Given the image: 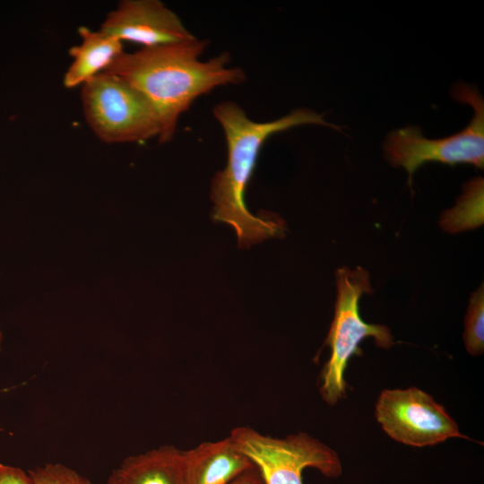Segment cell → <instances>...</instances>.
<instances>
[{"instance_id": "obj_1", "label": "cell", "mask_w": 484, "mask_h": 484, "mask_svg": "<svg viewBox=\"0 0 484 484\" xmlns=\"http://www.w3.org/2000/svg\"><path fill=\"white\" fill-rule=\"evenodd\" d=\"M206 40L196 37L179 43L123 53L104 72L137 90L151 104L160 123L158 140H172L180 116L201 95L217 87L242 83L239 67L229 66V54L200 59Z\"/></svg>"}, {"instance_id": "obj_2", "label": "cell", "mask_w": 484, "mask_h": 484, "mask_svg": "<svg viewBox=\"0 0 484 484\" xmlns=\"http://www.w3.org/2000/svg\"><path fill=\"white\" fill-rule=\"evenodd\" d=\"M212 114L223 129L228 151L225 169L212 182V218L233 227L239 247L282 235L281 220L253 215L245 203V192L262 146L272 134L292 127L318 125L341 130L340 126L325 121L324 114L304 108L268 122L252 120L233 101L218 103Z\"/></svg>"}, {"instance_id": "obj_3", "label": "cell", "mask_w": 484, "mask_h": 484, "mask_svg": "<svg viewBox=\"0 0 484 484\" xmlns=\"http://www.w3.org/2000/svg\"><path fill=\"white\" fill-rule=\"evenodd\" d=\"M336 287L334 316L325 341L331 355L322 370L320 388L324 400L332 405L346 393L344 373L350 358L361 355L359 344L362 340L372 337L375 343L384 349L393 345L388 327L367 324L360 316L359 303L361 296L373 292L368 272L360 266L339 268Z\"/></svg>"}, {"instance_id": "obj_4", "label": "cell", "mask_w": 484, "mask_h": 484, "mask_svg": "<svg viewBox=\"0 0 484 484\" xmlns=\"http://www.w3.org/2000/svg\"><path fill=\"white\" fill-rule=\"evenodd\" d=\"M451 94L455 100L473 109V117L463 130L447 137L428 139L422 134L420 127L410 125L395 129L386 136L384 156L392 166L402 167L407 171L410 186L413 174L427 162L484 167L483 98L476 88L462 82L455 84Z\"/></svg>"}, {"instance_id": "obj_5", "label": "cell", "mask_w": 484, "mask_h": 484, "mask_svg": "<svg viewBox=\"0 0 484 484\" xmlns=\"http://www.w3.org/2000/svg\"><path fill=\"white\" fill-rule=\"evenodd\" d=\"M85 120L103 143H141L159 137L156 112L147 99L123 79L101 73L82 85Z\"/></svg>"}, {"instance_id": "obj_6", "label": "cell", "mask_w": 484, "mask_h": 484, "mask_svg": "<svg viewBox=\"0 0 484 484\" xmlns=\"http://www.w3.org/2000/svg\"><path fill=\"white\" fill-rule=\"evenodd\" d=\"M229 436L254 463L264 484H304L307 468L328 478H337L342 471L337 453L307 433L279 438L242 426L233 428Z\"/></svg>"}, {"instance_id": "obj_7", "label": "cell", "mask_w": 484, "mask_h": 484, "mask_svg": "<svg viewBox=\"0 0 484 484\" xmlns=\"http://www.w3.org/2000/svg\"><path fill=\"white\" fill-rule=\"evenodd\" d=\"M375 414L384 431L404 445L422 447L467 438L445 407L417 387L384 390Z\"/></svg>"}, {"instance_id": "obj_8", "label": "cell", "mask_w": 484, "mask_h": 484, "mask_svg": "<svg viewBox=\"0 0 484 484\" xmlns=\"http://www.w3.org/2000/svg\"><path fill=\"white\" fill-rule=\"evenodd\" d=\"M100 30L117 39L154 48L189 40L194 36L179 17L159 0H123L111 11Z\"/></svg>"}, {"instance_id": "obj_9", "label": "cell", "mask_w": 484, "mask_h": 484, "mask_svg": "<svg viewBox=\"0 0 484 484\" xmlns=\"http://www.w3.org/2000/svg\"><path fill=\"white\" fill-rule=\"evenodd\" d=\"M189 484H229L255 466L229 436L185 451Z\"/></svg>"}, {"instance_id": "obj_10", "label": "cell", "mask_w": 484, "mask_h": 484, "mask_svg": "<svg viewBox=\"0 0 484 484\" xmlns=\"http://www.w3.org/2000/svg\"><path fill=\"white\" fill-rule=\"evenodd\" d=\"M108 484H189L185 451L162 445L124 460Z\"/></svg>"}, {"instance_id": "obj_11", "label": "cell", "mask_w": 484, "mask_h": 484, "mask_svg": "<svg viewBox=\"0 0 484 484\" xmlns=\"http://www.w3.org/2000/svg\"><path fill=\"white\" fill-rule=\"evenodd\" d=\"M78 32L82 42L69 49L73 62L63 79L67 89L82 85L103 73L124 53L123 42L100 30L81 26Z\"/></svg>"}, {"instance_id": "obj_12", "label": "cell", "mask_w": 484, "mask_h": 484, "mask_svg": "<svg viewBox=\"0 0 484 484\" xmlns=\"http://www.w3.org/2000/svg\"><path fill=\"white\" fill-rule=\"evenodd\" d=\"M483 194L482 177H477L469 181L455 206L442 214L441 227L449 233H457L482 225Z\"/></svg>"}, {"instance_id": "obj_13", "label": "cell", "mask_w": 484, "mask_h": 484, "mask_svg": "<svg viewBox=\"0 0 484 484\" xmlns=\"http://www.w3.org/2000/svg\"><path fill=\"white\" fill-rule=\"evenodd\" d=\"M484 289L481 285L474 291L465 316L463 340L466 350L474 356L482 354L484 350Z\"/></svg>"}, {"instance_id": "obj_14", "label": "cell", "mask_w": 484, "mask_h": 484, "mask_svg": "<svg viewBox=\"0 0 484 484\" xmlns=\"http://www.w3.org/2000/svg\"><path fill=\"white\" fill-rule=\"evenodd\" d=\"M34 484H93L75 471L59 463H48L29 471Z\"/></svg>"}, {"instance_id": "obj_15", "label": "cell", "mask_w": 484, "mask_h": 484, "mask_svg": "<svg viewBox=\"0 0 484 484\" xmlns=\"http://www.w3.org/2000/svg\"><path fill=\"white\" fill-rule=\"evenodd\" d=\"M0 484H34L30 474L22 470L0 464Z\"/></svg>"}, {"instance_id": "obj_16", "label": "cell", "mask_w": 484, "mask_h": 484, "mask_svg": "<svg viewBox=\"0 0 484 484\" xmlns=\"http://www.w3.org/2000/svg\"><path fill=\"white\" fill-rule=\"evenodd\" d=\"M229 484H264L263 479L256 468L247 471Z\"/></svg>"}, {"instance_id": "obj_17", "label": "cell", "mask_w": 484, "mask_h": 484, "mask_svg": "<svg viewBox=\"0 0 484 484\" xmlns=\"http://www.w3.org/2000/svg\"><path fill=\"white\" fill-rule=\"evenodd\" d=\"M1 341H2V333L0 332V344H1Z\"/></svg>"}]
</instances>
